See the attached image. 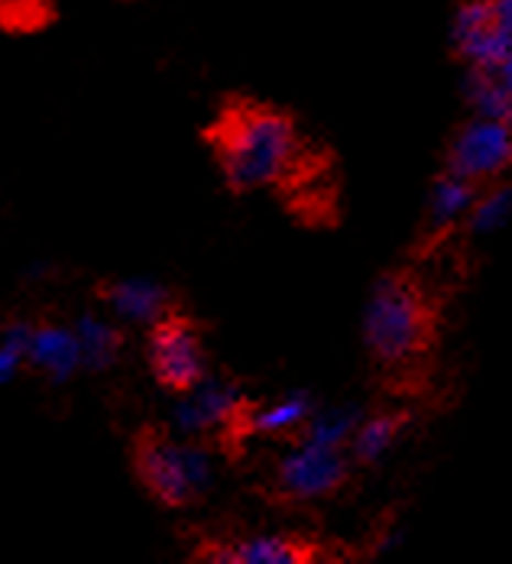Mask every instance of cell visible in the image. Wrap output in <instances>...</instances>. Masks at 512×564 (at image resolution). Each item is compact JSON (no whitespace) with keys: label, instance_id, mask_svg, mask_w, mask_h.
Wrapping results in <instances>:
<instances>
[{"label":"cell","instance_id":"6da1fadb","mask_svg":"<svg viewBox=\"0 0 512 564\" xmlns=\"http://www.w3.org/2000/svg\"><path fill=\"white\" fill-rule=\"evenodd\" d=\"M201 140L233 195L295 188L315 172L295 113L260 98H225Z\"/></svg>","mask_w":512,"mask_h":564},{"label":"cell","instance_id":"7a4b0ae2","mask_svg":"<svg viewBox=\"0 0 512 564\" xmlns=\"http://www.w3.org/2000/svg\"><path fill=\"white\" fill-rule=\"evenodd\" d=\"M442 335V305L408 267L373 282L363 308V347L383 377H408L428 367Z\"/></svg>","mask_w":512,"mask_h":564},{"label":"cell","instance_id":"3957f363","mask_svg":"<svg viewBox=\"0 0 512 564\" xmlns=\"http://www.w3.org/2000/svg\"><path fill=\"white\" fill-rule=\"evenodd\" d=\"M130 467L140 487L166 509L192 507L211 480L208 457L175 445L166 425L146 422L130 438Z\"/></svg>","mask_w":512,"mask_h":564},{"label":"cell","instance_id":"277c9868","mask_svg":"<svg viewBox=\"0 0 512 564\" xmlns=\"http://www.w3.org/2000/svg\"><path fill=\"white\" fill-rule=\"evenodd\" d=\"M146 364L160 390L170 395H188L208 380L205 328L198 318L172 305L146 332Z\"/></svg>","mask_w":512,"mask_h":564},{"label":"cell","instance_id":"5b68a950","mask_svg":"<svg viewBox=\"0 0 512 564\" xmlns=\"http://www.w3.org/2000/svg\"><path fill=\"white\" fill-rule=\"evenodd\" d=\"M350 467H353V460H350L347 448L298 442V448L285 454L276 464L273 490H276V497L292 500V503L328 500V497H338L350 484Z\"/></svg>","mask_w":512,"mask_h":564},{"label":"cell","instance_id":"8992f818","mask_svg":"<svg viewBox=\"0 0 512 564\" xmlns=\"http://www.w3.org/2000/svg\"><path fill=\"white\" fill-rule=\"evenodd\" d=\"M451 175L483 182L490 175H500L512 166V123L510 120H493V117H473L460 123L448 150Z\"/></svg>","mask_w":512,"mask_h":564},{"label":"cell","instance_id":"52a82bcc","mask_svg":"<svg viewBox=\"0 0 512 564\" xmlns=\"http://www.w3.org/2000/svg\"><path fill=\"white\" fill-rule=\"evenodd\" d=\"M322 549L295 532L247 535V539H208L195 549V558L221 564H308L318 562Z\"/></svg>","mask_w":512,"mask_h":564},{"label":"cell","instance_id":"ba28073f","mask_svg":"<svg viewBox=\"0 0 512 564\" xmlns=\"http://www.w3.org/2000/svg\"><path fill=\"white\" fill-rule=\"evenodd\" d=\"M457 53L480 68H497L512 53V33L493 17V0H473L457 10Z\"/></svg>","mask_w":512,"mask_h":564},{"label":"cell","instance_id":"9c48e42d","mask_svg":"<svg viewBox=\"0 0 512 564\" xmlns=\"http://www.w3.org/2000/svg\"><path fill=\"white\" fill-rule=\"evenodd\" d=\"M98 299H105L117 315H123L130 322H146V325H153L163 312H170L172 305H175L163 285L143 280L101 282L98 285Z\"/></svg>","mask_w":512,"mask_h":564},{"label":"cell","instance_id":"30bf717a","mask_svg":"<svg viewBox=\"0 0 512 564\" xmlns=\"http://www.w3.org/2000/svg\"><path fill=\"white\" fill-rule=\"evenodd\" d=\"M480 188L477 182L470 178H460L451 172H442L435 178V188H432V205H428V227H425V240H442L448 237L455 225L470 212V205L477 202Z\"/></svg>","mask_w":512,"mask_h":564},{"label":"cell","instance_id":"8fae6325","mask_svg":"<svg viewBox=\"0 0 512 564\" xmlns=\"http://www.w3.org/2000/svg\"><path fill=\"white\" fill-rule=\"evenodd\" d=\"M408 425V412L402 409H386V412H373L370 419H360L357 432L347 442V454L357 467H370L377 464L383 454L396 445L402 429Z\"/></svg>","mask_w":512,"mask_h":564},{"label":"cell","instance_id":"7c38bea8","mask_svg":"<svg viewBox=\"0 0 512 564\" xmlns=\"http://www.w3.org/2000/svg\"><path fill=\"white\" fill-rule=\"evenodd\" d=\"M26 357L50 370L53 377H65L72 373L78 364H81V344L78 338H72L65 328H56V325H40L33 328V338H30V347H26Z\"/></svg>","mask_w":512,"mask_h":564},{"label":"cell","instance_id":"4fadbf2b","mask_svg":"<svg viewBox=\"0 0 512 564\" xmlns=\"http://www.w3.org/2000/svg\"><path fill=\"white\" fill-rule=\"evenodd\" d=\"M312 419V399L308 395H285L273 405H250L247 415V435H288L302 432V425Z\"/></svg>","mask_w":512,"mask_h":564},{"label":"cell","instance_id":"5bb4252c","mask_svg":"<svg viewBox=\"0 0 512 564\" xmlns=\"http://www.w3.org/2000/svg\"><path fill=\"white\" fill-rule=\"evenodd\" d=\"M464 95L473 105V111L480 117H493V120H510L512 123V98L506 88L500 85V78L493 75V68H480L473 65L467 82H464Z\"/></svg>","mask_w":512,"mask_h":564},{"label":"cell","instance_id":"9a60e30c","mask_svg":"<svg viewBox=\"0 0 512 564\" xmlns=\"http://www.w3.org/2000/svg\"><path fill=\"white\" fill-rule=\"evenodd\" d=\"M56 20L53 0H0V30L13 36L40 33Z\"/></svg>","mask_w":512,"mask_h":564},{"label":"cell","instance_id":"2e32d148","mask_svg":"<svg viewBox=\"0 0 512 564\" xmlns=\"http://www.w3.org/2000/svg\"><path fill=\"white\" fill-rule=\"evenodd\" d=\"M360 409H338V412H322V415H312L305 425H302V438L298 442H315V445H335V448H347L350 435L357 432L360 425Z\"/></svg>","mask_w":512,"mask_h":564},{"label":"cell","instance_id":"e0dca14e","mask_svg":"<svg viewBox=\"0 0 512 564\" xmlns=\"http://www.w3.org/2000/svg\"><path fill=\"white\" fill-rule=\"evenodd\" d=\"M78 344H81V360L88 367H108V364H115V357L123 347V335L105 322L85 318L78 325Z\"/></svg>","mask_w":512,"mask_h":564},{"label":"cell","instance_id":"ac0fdd59","mask_svg":"<svg viewBox=\"0 0 512 564\" xmlns=\"http://www.w3.org/2000/svg\"><path fill=\"white\" fill-rule=\"evenodd\" d=\"M512 215V185L503 188H493L487 195H477V202L470 205V212L464 215L467 221L464 227L470 234H487V230H497L500 225H506V218Z\"/></svg>","mask_w":512,"mask_h":564},{"label":"cell","instance_id":"d6986e66","mask_svg":"<svg viewBox=\"0 0 512 564\" xmlns=\"http://www.w3.org/2000/svg\"><path fill=\"white\" fill-rule=\"evenodd\" d=\"M493 17L506 33H512V0H493Z\"/></svg>","mask_w":512,"mask_h":564},{"label":"cell","instance_id":"ffe728a7","mask_svg":"<svg viewBox=\"0 0 512 564\" xmlns=\"http://www.w3.org/2000/svg\"><path fill=\"white\" fill-rule=\"evenodd\" d=\"M493 75L500 78V85L506 88V95H510V98H512V53L506 58H503V62H500L497 68H493Z\"/></svg>","mask_w":512,"mask_h":564}]
</instances>
